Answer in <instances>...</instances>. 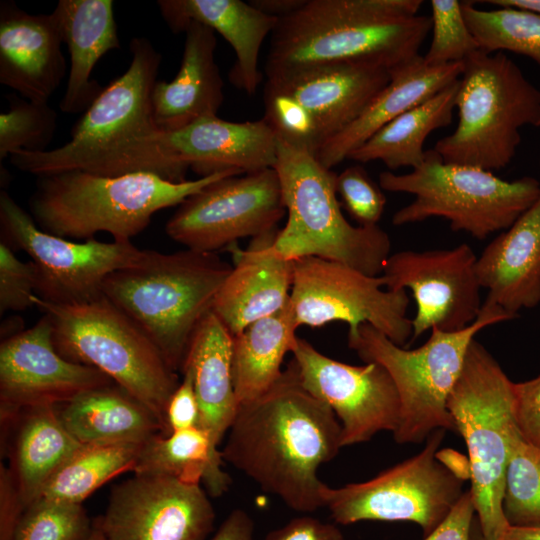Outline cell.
I'll return each instance as SVG.
<instances>
[{"label": "cell", "mask_w": 540, "mask_h": 540, "mask_svg": "<svg viewBox=\"0 0 540 540\" xmlns=\"http://www.w3.org/2000/svg\"><path fill=\"white\" fill-rule=\"evenodd\" d=\"M436 457L452 474H454L461 481L467 479L470 480L471 471L468 458H465L462 454L451 449L437 451Z\"/></svg>", "instance_id": "cell-50"}, {"label": "cell", "mask_w": 540, "mask_h": 540, "mask_svg": "<svg viewBox=\"0 0 540 540\" xmlns=\"http://www.w3.org/2000/svg\"><path fill=\"white\" fill-rule=\"evenodd\" d=\"M214 520L199 483L143 473L114 486L96 519L106 540H204Z\"/></svg>", "instance_id": "cell-16"}, {"label": "cell", "mask_w": 540, "mask_h": 540, "mask_svg": "<svg viewBox=\"0 0 540 540\" xmlns=\"http://www.w3.org/2000/svg\"><path fill=\"white\" fill-rule=\"evenodd\" d=\"M432 39L423 61L430 66L463 63L481 50L471 33L458 0H432Z\"/></svg>", "instance_id": "cell-40"}, {"label": "cell", "mask_w": 540, "mask_h": 540, "mask_svg": "<svg viewBox=\"0 0 540 540\" xmlns=\"http://www.w3.org/2000/svg\"><path fill=\"white\" fill-rule=\"evenodd\" d=\"M57 15L63 43L70 54L62 112L84 113L104 87L91 79L96 63L108 51L120 47L112 0H60Z\"/></svg>", "instance_id": "cell-27"}, {"label": "cell", "mask_w": 540, "mask_h": 540, "mask_svg": "<svg viewBox=\"0 0 540 540\" xmlns=\"http://www.w3.org/2000/svg\"><path fill=\"white\" fill-rule=\"evenodd\" d=\"M37 271L32 261L23 262L13 249L0 243V312L23 311L33 307Z\"/></svg>", "instance_id": "cell-43"}, {"label": "cell", "mask_w": 540, "mask_h": 540, "mask_svg": "<svg viewBox=\"0 0 540 540\" xmlns=\"http://www.w3.org/2000/svg\"><path fill=\"white\" fill-rule=\"evenodd\" d=\"M480 3L492 4L497 7L508 6L529 10L540 14V0H488Z\"/></svg>", "instance_id": "cell-53"}, {"label": "cell", "mask_w": 540, "mask_h": 540, "mask_svg": "<svg viewBox=\"0 0 540 540\" xmlns=\"http://www.w3.org/2000/svg\"><path fill=\"white\" fill-rule=\"evenodd\" d=\"M231 269L212 252L143 250L135 264L106 277L101 293L144 331L176 372Z\"/></svg>", "instance_id": "cell-4"}, {"label": "cell", "mask_w": 540, "mask_h": 540, "mask_svg": "<svg viewBox=\"0 0 540 540\" xmlns=\"http://www.w3.org/2000/svg\"><path fill=\"white\" fill-rule=\"evenodd\" d=\"M249 2L258 10L279 19L298 9L304 0H251Z\"/></svg>", "instance_id": "cell-51"}, {"label": "cell", "mask_w": 540, "mask_h": 540, "mask_svg": "<svg viewBox=\"0 0 540 540\" xmlns=\"http://www.w3.org/2000/svg\"><path fill=\"white\" fill-rule=\"evenodd\" d=\"M129 47V67L82 114L70 140L46 151L11 153L16 168L36 176L78 170L107 177L151 173L186 181L189 168L172 157L153 114L152 91L162 56L145 37H134Z\"/></svg>", "instance_id": "cell-2"}, {"label": "cell", "mask_w": 540, "mask_h": 540, "mask_svg": "<svg viewBox=\"0 0 540 540\" xmlns=\"http://www.w3.org/2000/svg\"><path fill=\"white\" fill-rule=\"evenodd\" d=\"M234 171L172 182L151 173L116 177L73 170L38 176L30 214L39 228L69 240H88L99 232L131 241L162 209L180 205L210 183Z\"/></svg>", "instance_id": "cell-5"}, {"label": "cell", "mask_w": 540, "mask_h": 540, "mask_svg": "<svg viewBox=\"0 0 540 540\" xmlns=\"http://www.w3.org/2000/svg\"><path fill=\"white\" fill-rule=\"evenodd\" d=\"M9 108L0 114V160L15 151L48 150L56 130V111L48 102L7 95Z\"/></svg>", "instance_id": "cell-38"}, {"label": "cell", "mask_w": 540, "mask_h": 540, "mask_svg": "<svg viewBox=\"0 0 540 540\" xmlns=\"http://www.w3.org/2000/svg\"><path fill=\"white\" fill-rule=\"evenodd\" d=\"M227 433L225 462L295 511L323 507L318 471L343 448L341 425L302 385L293 358L269 390L239 405Z\"/></svg>", "instance_id": "cell-1"}, {"label": "cell", "mask_w": 540, "mask_h": 540, "mask_svg": "<svg viewBox=\"0 0 540 540\" xmlns=\"http://www.w3.org/2000/svg\"><path fill=\"white\" fill-rule=\"evenodd\" d=\"M172 157L200 177L234 171L239 174L274 168L277 136L262 118L233 122L206 116L165 133Z\"/></svg>", "instance_id": "cell-23"}, {"label": "cell", "mask_w": 540, "mask_h": 540, "mask_svg": "<svg viewBox=\"0 0 540 540\" xmlns=\"http://www.w3.org/2000/svg\"><path fill=\"white\" fill-rule=\"evenodd\" d=\"M379 185L385 191L414 196L394 213V225L441 217L452 230L479 240L509 228L540 194V182L533 177L509 181L481 168L445 163L433 148L409 173L381 172Z\"/></svg>", "instance_id": "cell-11"}, {"label": "cell", "mask_w": 540, "mask_h": 540, "mask_svg": "<svg viewBox=\"0 0 540 540\" xmlns=\"http://www.w3.org/2000/svg\"><path fill=\"white\" fill-rule=\"evenodd\" d=\"M285 214L278 174L268 168L210 183L179 205L165 231L187 249L215 253L276 228Z\"/></svg>", "instance_id": "cell-15"}, {"label": "cell", "mask_w": 540, "mask_h": 540, "mask_svg": "<svg viewBox=\"0 0 540 540\" xmlns=\"http://www.w3.org/2000/svg\"><path fill=\"white\" fill-rule=\"evenodd\" d=\"M502 508L510 526L540 527V451L519 433L512 442Z\"/></svg>", "instance_id": "cell-37"}, {"label": "cell", "mask_w": 540, "mask_h": 540, "mask_svg": "<svg viewBox=\"0 0 540 540\" xmlns=\"http://www.w3.org/2000/svg\"><path fill=\"white\" fill-rule=\"evenodd\" d=\"M335 187L341 206L359 226L378 225L385 205L386 197L380 185H377L359 163L345 168L336 175Z\"/></svg>", "instance_id": "cell-42"}, {"label": "cell", "mask_w": 540, "mask_h": 540, "mask_svg": "<svg viewBox=\"0 0 540 540\" xmlns=\"http://www.w3.org/2000/svg\"><path fill=\"white\" fill-rule=\"evenodd\" d=\"M274 169L287 214L274 243L279 254L291 261L317 257L382 275L391 255L390 237L378 225L354 226L345 218L332 169L278 137Z\"/></svg>", "instance_id": "cell-6"}, {"label": "cell", "mask_w": 540, "mask_h": 540, "mask_svg": "<svg viewBox=\"0 0 540 540\" xmlns=\"http://www.w3.org/2000/svg\"><path fill=\"white\" fill-rule=\"evenodd\" d=\"M445 430L433 432L423 450L377 476L358 483L320 490L323 507L336 523L405 521L425 536L449 514L463 494L462 482L436 457Z\"/></svg>", "instance_id": "cell-12"}, {"label": "cell", "mask_w": 540, "mask_h": 540, "mask_svg": "<svg viewBox=\"0 0 540 540\" xmlns=\"http://www.w3.org/2000/svg\"><path fill=\"white\" fill-rule=\"evenodd\" d=\"M254 524L241 509L233 510L222 522L211 540H253Z\"/></svg>", "instance_id": "cell-49"}, {"label": "cell", "mask_w": 540, "mask_h": 540, "mask_svg": "<svg viewBox=\"0 0 540 540\" xmlns=\"http://www.w3.org/2000/svg\"><path fill=\"white\" fill-rule=\"evenodd\" d=\"M476 274L488 291L485 302L513 318L540 304V194L477 257Z\"/></svg>", "instance_id": "cell-24"}, {"label": "cell", "mask_w": 540, "mask_h": 540, "mask_svg": "<svg viewBox=\"0 0 540 540\" xmlns=\"http://www.w3.org/2000/svg\"><path fill=\"white\" fill-rule=\"evenodd\" d=\"M474 500L470 490L463 492L445 519L424 540H471Z\"/></svg>", "instance_id": "cell-46"}, {"label": "cell", "mask_w": 540, "mask_h": 540, "mask_svg": "<svg viewBox=\"0 0 540 540\" xmlns=\"http://www.w3.org/2000/svg\"><path fill=\"white\" fill-rule=\"evenodd\" d=\"M143 444H82L49 479L37 500L82 504L113 477L133 472Z\"/></svg>", "instance_id": "cell-35"}, {"label": "cell", "mask_w": 540, "mask_h": 540, "mask_svg": "<svg viewBox=\"0 0 540 540\" xmlns=\"http://www.w3.org/2000/svg\"><path fill=\"white\" fill-rule=\"evenodd\" d=\"M458 89L459 79L388 122L347 159L382 161L390 170L417 168L425 158L427 137L452 123Z\"/></svg>", "instance_id": "cell-33"}, {"label": "cell", "mask_w": 540, "mask_h": 540, "mask_svg": "<svg viewBox=\"0 0 540 540\" xmlns=\"http://www.w3.org/2000/svg\"><path fill=\"white\" fill-rule=\"evenodd\" d=\"M291 353L302 385L327 404L339 420L342 447L367 442L382 431L396 430L400 399L382 365L337 361L300 337Z\"/></svg>", "instance_id": "cell-17"}, {"label": "cell", "mask_w": 540, "mask_h": 540, "mask_svg": "<svg viewBox=\"0 0 540 540\" xmlns=\"http://www.w3.org/2000/svg\"><path fill=\"white\" fill-rule=\"evenodd\" d=\"M264 540H344L341 530L332 523L301 516L267 534Z\"/></svg>", "instance_id": "cell-47"}, {"label": "cell", "mask_w": 540, "mask_h": 540, "mask_svg": "<svg viewBox=\"0 0 540 540\" xmlns=\"http://www.w3.org/2000/svg\"><path fill=\"white\" fill-rule=\"evenodd\" d=\"M31 300L49 317L58 353L106 374L159 418L166 436L167 405L180 382L144 331L103 295L65 305Z\"/></svg>", "instance_id": "cell-8"}, {"label": "cell", "mask_w": 540, "mask_h": 540, "mask_svg": "<svg viewBox=\"0 0 540 540\" xmlns=\"http://www.w3.org/2000/svg\"><path fill=\"white\" fill-rule=\"evenodd\" d=\"M278 231L276 227L252 238L246 249L228 248L234 264L216 294L212 312L233 336L289 301L294 261L277 252Z\"/></svg>", "instance_id": "cell-22"}, {"label": "cell", "mask_w": 540, "mask_h": 540, "mask_svg": "<svg viewBox=\"0 0 540 540\" xmlns=\"http://www.w3.org/2000/svg\"><path fill=\"white\" fill-rule=\"evenodd\" d=\"M0 226L1 241L23 250L34 263L35 294L53 304L98 298L106 277L135 264L143 252L131 241L76 242L45 232L5 190L0 193Z\"/></svg>", "instance_id": "cell-13"}, {"label": "cell", "mask_w": 540, "mask_h": 540, "mask_svg": "<svg viewBox=\"0 0 540 540\" xmlns=\"http://www.w3.org/2000/svg\"><path fill=\"white\" fill-rule=\"evenodd\" d=\"M503 540H540V527L510 526Z\"/></svg>", "instance_id": "cell-52"}, {"label": "cell", "mask_w": 540, "mask_h": 540, "mask_svg": "<svg viewBox=\"0 0 540 540\" xmlns=\"http://www.w3.org/2000/svg\"><path fill=\"white\" fill-rule=\"evenodd\" d=\"M471 540H487L480 531L477 520L473 523Z\"/></svg>", "instance_id": "cell-55"}, {"label": "cell", "mask_w": 540, "mask_h": 540, "mask_svg": "<svg viewBox=\"0 0 540 540\" xmlns=\"http://www.w3.org/2000/svg\"><path fill=\"white\" fill-rule=\"evenodd\" d=\"M184 33L183 56L177 74L170 82L157 81L152 91L154 119L165 133L217 115L224 100V84L215 60V31L193 21Z\"/></svg>", "instance_id": "cell-25"}, {"label": "cell", "mask_w": 540, "mask_h": 540, "mask_svg": "<svg viewBox=\"0 0 540 540\" xmlns=\"http://www.w3.org/2000/svg\"><path fill=\"white\" fill-rule=\"evenodd\" d=\"M513 384L488 350L473 339L447 400L456 432L467 447L469 490L478 526L487 540H503L510 527L502 502L512 442L518 433Z\"/></svg>", "instance_id": "cell-10"}, {"label": "cell", "mask_w": 540, "mask_h": 540, "mask_svg": "<svg viewBox=\"0 0 540 540\" xmlns=\"http://www.w3.org/2000/svg\"><path fill=\"white\" fill-rule=\"evenodd\" d=\"M290 301L233 336L232 374L239 405L269 390L282 374V363L298 336Z\"/></svg>", "instance_id": "cell-32"}, {"label": "cell", "mask_w": 540, "mask_h": 540, "mask_svg": "<svg viewBox=\"0 0 540 540\" xmlns=\"http://www.w3.org/2000/svg\"><path fill=\"white\" fill-rule=\"evenodd\" d=\"M539 164H540V161H539Z\"/></svg>", "instance_id": "cell-56"}, {"label": "cell", "mask_w": 540, "mask_h": 540, "mask_svg": "<svg viewBox=\"0 0 540 540\" xmlns=\"http://www.w3.org/2000/svg\"><path fill=\"white\" fill-rule=\"evenodd\" d=\"M157 4L174 33L184 32L194 21L221 34L236 56L229 72L230 82L248 95L256 92L262 79L258 67L260 50L276 28L277 17L241 0H159Z\"/></svg>", "instance_id": "cell-26"}, {"label": "cell", "mask_w": 540, "mask_h": 540, "mask_svg": "<svg viewBox=\"0 0 540 540\" xmlns=\"http://www.w3.org/2000/svg\"><path fill=\"white\" fill-rule=\"evenodd\" d=\"M513 319L498 306L485 302L477 319L465 329L444 332L433 328L416 349H405L369 324L348 330V346L364 362L382 365L400 399L394 440L421 443L437 430L456 432L447 408L448 397L463 368L467 349L485 327Z\"/></svg>", "instance_id": "cell-7"}, {"label": "cell", "mask_w": 540, "mask_h": 540, "mask_svg": "<svg viewBox=\"0 0 540 540\" xmlns=\"http://www.w3.org/2000/svg\"><path fill=\"white\" fill-rule=\"evenodd\" d=\"M183 378L173 392L166 409L167 435L199 427L200 408L190 373L182 372Z\"/></svg>", "instance_id": "cell-45"}, {"label": "cell", "mask_w": 540, "mask_h": 540, "mask_svg": "<svg viewBox=\"0 0 540 540\" xmlns=\"http://www.w3.org/2000/svg\"><path fill=\"white\" fill-rule=\"evenodd\" d=\"M462 11L482 51L513 52L540 66V14L508 6L484 10L474 1H462Z\"/></svg>", "instance_id": "cell-36"}, {"label": "cell", "mask_w": 540, "mask_h": 540, "mask_svg": "<svg viewBox=\"0 0 540 540\" xmlns=\"http://www.w3.org/2000/svg\"><path fill=\"white\" fill-rule=\"evenodd\" d=\"M463 63L430 66L420 56L391 73L389 83L344 131L327 141L317 159L332 169L388 122L458 80Z\"/></svg>", "instance_id": "cell-28"}, {"label": "cell", "mask_w": 540, "mask_h": 540, "mask_svg": "<svg viewBox=\"0 0 540 540\" xmlns=\"http://www.w3.org/2000/svg\"><path fill=\"white\" fill-rule=\"evenodd\" d=\"M422 0H304L271 34L267 79L335 63L392 71L420 57L431 31Z\"/></svg>", "instance_id": "cell-3"}, {"label": "cell", "mask_w": 540, "mask_h": 540, "mask_svg": "<svg viewBox=\"0 0 540 540\" xmlns=\"http://www.w3.org/2000/svg\"><path fill=\"white\" fill-rule=\"evenodd\" d=\"M92 528L82 504L36 500L26 508L11 540H85Z\"/></svg>", "instance_id": "cell-39"}, {"label": "cell", "mask_w": 540, "mask_h": 540, "mask_svg": "<svg viewBox=\"0 0 540 540\" xmlns=\"http://www.w3.org/2000/svg\"><path fill=\"white\" fill-rule=\"evenodd\" d=\"M233 335L212 312L195 329L181 372L192 376L200 408L199 427L220 444L239 408L232 374Z\"/></svg>", "instance_id": "cell-29"}, {"label": "cell", "mask_w": 540, "mask_h": 540, "mask_svg": "<svg viewBox=\"0 0 540 540\" xmlns=\"http://www.w3.org/2000/svg\"><path fill=\"white\" fill-rule=\"evenodd\" d=\"M113 381L102 371L63 358L43 315L32 327L2 339L0 345L1 421L20 410L57 406Z\"/></svg>", "instance_id": "cell-19"}, {"label": "cell", "mask_w": 540, "mask_h": 540, "mask_svg": "<svg viewBox=\"0 0 540 540\" xmlns=\"http://www.w3.org/2000/svg\"><path fill=\"white\" fill-rule=\"evenodd\" d=\"M477 257L462 243L452 249L391 254L382 273L386 288L410 289L416 302L412 338L429 329L454 332L478 317L482 304Z\"/></svg>", "instance_id": "cell-18"}, {"label": "cell", "mask_w": 540, "mask_h": 540, "mask_svg": "<svg viewBox=\"0 0 540 540\" xmlns=\"http://www.w3.org/2000/svg\"><path fill=\"white\" fill-rule=\"evenodd\" d=\"M385 279L317 257L294 261L290 305L298 327L342 321L348 330L369 324L403 346L412 336L406 290H383Z\"/></svg>", "instance_id": "cell-14"}, {"label": "cell", "mask_w": 540, "mask_h": 540, "mask_svg": "<svg viewBox=\"0 0 540 540\" xmlns=\"http://www.w3.org/2000/svg\"><path fill=\"white\" fill-rule=\"evenodd\" d=\"M55 12L31 14L13 1L0 4V83L25 99L48 102L66 74Z\"/></svg>", "instance_id": "cell-20"}, {"label": "cell", "mask_w": 540, "mask_h": 540, "mask_svg": "<svg viewBox=\"0 0 540 540\" xmlns=\"http://www.w3.org/2000/svg\"><path fill=\"white\" fill-rule=\"evenodd\" d=\"M263 119L276 136L317 157L323 140L313 116L295 98L270 86L264 87Z\"/></svg>", "instance_id": "cell-41"}, {"label": "cell", "mask_w": 540, "mask_h": 540, "mask_svg": "<svg viewBox=\"0 0 540 540\" xmlns=\"http://www.w3.org/2000/svg\"><path fill=\"white\" fill-rule=\"evenodd\" d=\"M85 540H106L96 519L93 521L92 531Z\"/></svg>", "instance_id": "cell-54"}, {"label": "cell", "mask_w": 540, "mask_h": 540, "mask_svg": "<svg viewBox=\"0 0 540 540\" xmlns=\"http://www.w3.org/2000/svg\"><path fill=\"white\" fill-rule=\"evenodd\" d=\"M390 70L370 63H335L267 79L313 116L323 145L349 127L389 83Z\"/></svg>", "instance_id": "cell-21"}, {"label": "cell", "mask_w": 540, "mask_h": 540, "mask_svg": "<svg viewBox=\"0 0 540 540\" xmlns=\"http://www.w3.org/2000/svg\"><path fill=\"white\" fill-rule=\"evenodd\" d=\"M56 409L67 431L84 445L145 443L164 435L159 418L114 382L83 392Z\"/></svg>", "instance_id": "cell-30"}, {"label": "cell", "mask_w": 540, "mask_h": 540, "mask_svg": "<svg viewBox=\"0 0 540 540\" xmlns=\"http://www.w3.org/2000/svg\"><path fill=\"white\" fill-rule=\"evenodd\" d=\"M455 107L456 128L433 148L449 164L500 170L521 129L540 127V90L504 52L479 50L463 62Z\"/></svg>", "instance_id": "cell-9"}, {"label": "cell", "mask_w": 540, "mask_h": 540, "mask_svg": "<svg viewBox=\"0 0 540 540\" xmlns=\"http://www.w3.org/2000/svg\"><path fill=\"white\" fill-rule=\"evenodd\" d=\"M514 419L521 439L540 451V375L513 384Z\"/></svg>", "instance_id": "cell-44"}, {"label": "cell", "mask_w": 540, "mask_h": 540, "mask_svg": "<svg viewBox=\"0 0 540 540\" xmlns=\"http://www.w3.org/2000/svg\"><path fill=\"white\" fill-rule=\"evenodd\" d=\"M218 444L200 427L167 436L157 434L147 440L139 453L133 473L160 474L191 483H203L213 497L222 496L231 485L223 469Z\"/></svg>", "instance_id": "cell-34"}, {"label": "cell", "mask_w": 540, "mask_h": 540, "mask_svg": "<svg viewBox=\"0 0 540 540\" xmlns=\"http://www.w3.org/2000/svg\"><path fill=\"white\" fill-rule=\"evenodd\" d=\"M1 424L13 427L8 468L28 507L82 444L67 431L56 406L25 408Z\"/></svg>", "instance_id": "cell-31"}, {"label": "cell", "mask_w": 540, "mask_h": 540, "mask_svg": "<svg viewBox=\"0 0 540 540\" xmlns=\"http://www.w3.org/2000/svg\"><path fill=\"white\" fill-rule=\"evenodd\" d=\"M26 506L8 466L0 465V540H11Z\"/></svg>", "instance_id": "cell-48"}]
</instances>
